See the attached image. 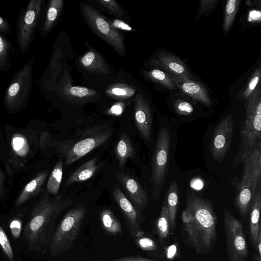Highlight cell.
<instances>
[{
	"label": "cell",
	"instance_id": "cell-37",
	"mask_svg": "<svg viewBox=\"0 0 261 261\" xmlns=\"http://www.w3.org/2000/svg\"><path fill=\"white\" fill-rule=\"evenodd\" d=\"M261 75L260 67L257 68L254 72L243 94L244 98H247L257 88Z\"/></svg>",
	"mask_w": 261,
	"mask_h": 261
},
{
	"label": "cell",
	"instance_id": "cell-5",
	"mask_svg": "<svg viewBox=\"0 0 261 261\" xmlns=\"http://www.w3.org/2000/svg\"><path fill=\"white\" fill-rule=\"evenodd\" d=\"M112 134V129L108 125H98L82 132L77 139L64 142L61 151L65 158V165L69 166L103 145Z\"/></svg>",
	"mask_w": 261,
	"mask_h": 261
},
{
	"label": "cell",
	"instance_id": "cell-24",
	"mask_svg": "<svg viewBox=\"0 0 261 261\" xmlns=\"http://www.w3.org/2000/svg\"><path fill=\"white\" fill-rule=\"evenodd\" d=\"M80 63L85 69L98 74H107L109 68L102 57L94 50H89L80 59Z\"/></svg>",
	"mask_w": 261,
	"mask_h": 261
},
{
	"label": "cell",
	"instance_id": "cell-21",
	"mask_svg": "<svg viewBox=\"0 0 261 261\" xmlns=\"http://www.w3.org/2000/svg\"><path fill=\"white\" fill-rule=\"evenodd\" d=\"M243 162V171L248 172L258 184L261 177V141L255 144Z\"/></svg>",
	"mask_w": 261,
	"mask_h": 261
},
{
	"label": "cell",
	"instance_id": "cell-36",
	"mask_svg": "<svg viewBox=\"0 0 261 261\" xmlns=\"http://www.w3.org/2000/svg\"><path fill=\"white\" fill-rule=\"evenodd\" d=\"M14 151L19 156H24L29 151V145L25 138L19 134L15 135L12 139Z\"/></svg>",
	"mask_w": 261,
	"mask_h": 261
},
{
	"label": "cell",
	"instance_id": "cell-10",
	"mask_svg": "<svg viewBox=\"0 0 261 261\" xmlns=\"http://www.w3.org/2000/svg\"><path fill=\"white\" fill-rule=\"evenodd\" d=\"M42 2V0L30 1L19 20L17 38L19 49L21 54L27 51L33 40Z\"/></svg>",
	"mask_w": 261,
	"mask_h": 261
},
{
	"label": "cell",
	"instance_id": "cell-12",
	"mask_svg": "<svg viewBox=\"0 0 261 261\" xmlns=\"http://www.w3.org/2000/svg\"><path fill=\"white\" fill-rule=\"evenodd\" d=\"M112 194L123 215L127 228L132 236L137 238L143 236L144 232L141 229L143 217L141 212L136 208L117 185L114 186Z\"/></svg>",
	"mask_w": 261,
	"mask_h": 261
},
{
	"label": "cell",
	"instance_id": "cell-38",
	"mask_svg": "<svg viewBox=\"0 0 261 261\" xmlns=\"http://www.w3.org/2000/svg\"><path fill=\"white\" fill-rule=\"evenodd\" d=\"M97 2L112 13L122 18L123 12L120 5L114 0H97Z\"/></svg>",
	"mask_w": 261,
	"mask_h": 261
},
{
	"label": "cell",
	"instance_id": "cell-30",
	"mask_svg": "<svg viewBox=\"0 0 261 261\" xmlns=\"http://www.w3.org/2000/svg\"><path fill=\"white\" fill-rule=\"evenodd\" d=\"M63 0H51L49 2L46 18L43 25V31L47 32L53 26L63 5Z\"/></svg>",
	"mask_w": 261,
	"mask_h": 261
},
{
	"label": "cell",
	"instance_id": "cell-47",
	"mask_svg": "<svg viewBox=\"0 0 261 261\" xmlns=\"http://www.w3.org/2000/svg\"><path fill=\"white\" fill-rule=\"evenodd\" d=\"M5 194V176L0 169V198H4Z\"/></svg>",
	"mask_w": 261,
	"mask_h": 261
},
{
	"label": "cell",
	"instance_id": "cell-23",
	"mask_svg": "<svg viewBox=\"0 0 261 261\" xmlns=\"http://www.w3.org/2000/svg\"><path fill=\"white\" fill-rule=\"evenodd\" d=\"M115 153L121 169L124 168L127 159L134 157L135 150L126 132H123L121 134L115 148Z\"/></svg>",
	"mask_w": 261,
	"mask_h": 261
},
{
	"label": "cell",
	"instance_id": "cell-2",
	"mask_svg": "<svg viewBox=\"0 0 261 261\" xmlns=\"http://www.w3.org/2000/svg\"><path fill=\"white\" fill-rule=\"evenodd\" d=\"M181 217L180 230L186 245L197 253H209L217 242V216L212 203L194 193H188Z\"/></svg>",
	"mask_w": 261,
	"mask_h": 261
},
{
	"label": "cell",
	"instance_id": "cell-3",
	"mask_svg": "<svg viewBox=\"0 0 261 261\" xmlns=\"http://www.w3.org/2000/svg\"><path fill=\"white\" fill-rule=\"evenodd\" d=\"M86 212V207L80 203L65 213L56 227L46 254L59 257L73 247L80 233Z\"/></svg>",
	"mask_w": 261,
	"mask_h": 261
},
{
	"label": "cell",
	"instance_id": "cell-45",
	"mask_svg": "<svg viewBox=\"0 0 261 261\" xmlns=\"http://www.w3.org/2000/svg\"><path fill=\"white\" fill-rule=\"evenodd\" d=\"M217 1L215 0L212 1H200V10L201 12H203L206 10H209L213 8L215 3Z\"/></svg>",
	"mask_w": 261,
	"mask_h": 261
},
{
	"label": "cell",
	"instance_id": "cell-48",
	"mask_svg": "<svg viewBox=\"0 0 261 261\" xmlns=\"http://www.w3.org/2000/svg\"><path fill=\"white\" fill-rule=\"evenodd\" d=\"M0 261H3V260L0 258Z\"/></svg>",
	"mask_w": 261,
	"mask_h": 261
},
{
	"label": "cell",
	"instance_id": "cell-33",
	"mask_svg": "<svg viewBox=\"0 0 261 261\" xmlns=\"http://www.w3.org/2000/svg\"><path fill=\"white\" fill-rule=\"evenodd\" d=\"M145 75L150 80L160 84L166 88L172 90L176 86L167 73L158 69H154L145 72Z\"/></svg>",
	"mask_w": 261,
	"mask_h": 261
},
{
	"label": "cell",
	"instance_id": "cell-7",
	"mask_svg": "<svg viewBox=\"0 0 261 261\" xmlns=\"http://www.w3.org/2000/svg\"><path fill=\"white\" fill-rule=\"evenodd\" d=\"M223 226L228 261H246L249 250L243 225L227 208Z\"/></svg>",
	"mask_w": 261,
	"mask_h": 261
},
{
	"label": "cell",
	"instance_id": "cell-42",
	"mask_svg": "<svg viewBox=\"0 0 261 261\" xmlns=\"http://www.w3.org/2000/svg\"><path fill=\"white\" fill-rule=\"evenodd\" d=\"M108 261H160L152 258H148L140 256H132L121 257Z\"/></svg>",
	"mask_w": 261,
	"mask_h": 261
},
{
	"label": "cell",
	"instance_id": "cell-18",
	"mask_svg": "<svg viewBox=\"0 0 261 261\" xmlns=\"http://www.w3.org/2000/svg\"><path fill=\"white\" fill-rule=\"evenodd\" d=\"M261 209V190L260 184L259 182L255 194L252 201L249 213V233L250 241L252 246L255 248L259 231L261 230L259 220Z\"/></svg>",
	"mask_w": 261,
	"mask_h": 261
},
{
	"label": "cell",
	"instance_id": "cell-9",
	"mask_svg": "<svg viewBox=\"0 0 261 261\" xmlns=\"http://www.w3.org/2000/svg\"><path fill=\"white\" fill-rule=\"evenodd\" d=\"M84 17L92 31L122 56L125 54L122 35L96 10L85 3L81 5Z\"/></svg>",
	"mask_w": 261,
	"mask_h": 261
},
{
	"label": "cell",
	"instance_id": "cell-19",
	"mask_svg": "<svg viewBox=\"0 0 261 261\" xmlns=\"http://www.w3.org/2000/svg\"><path fill=\"white\" fill-rule=\"evenodd\" d=\"M20 250L14 244L0 220V258L3 261H22Z\"/></svg>",
	"mask_w": 261,
	"mask_h": 261
},
{
	"label": "cell",
	"instance_id": "cell-14",
	"mask_svg": "<svg viewBox=\"0 0 261 261\" xmlns=\"http://www.w3.org/2000/svg\"><path fill=\"white\" fill-rule=\"evenodd\" d=\"M258 183L254 181L248 172L243 171L234 199L236 207L243 219L245 218L249 213Z\"/></svg>",
	"mask_w": 261,
	"mask_h": 261
},
{
	"label": "cell",
	"instance_id": "cell-17",
	"mask_svg": "<svg viewBox=\"0 0 261 261\" xmlns=\"http://www.w3.org/2000/svg\"><path fill=\"white\" fill-rule=\"evenodd\" d=\"M156 59L152 62L160 65L165 70L171 71L178 75L193 80V76L186 64L175 56L166 51L160 52L157 55Z\"/></svg>",
	"mask_w": 261,
	"mask_h": 261
},
{
	"label": "cell",
	"instance_id": "cell-8",
	"mask_svg": "<svg viewBox=\"0 0 261 261\" xmlns=\"http://www.w3.org/2000/svg\"><path fill=\"white\" fill-rule=\"evenodd\" d=\"M170 136L164 126L160 129L151 164L153 197L157 199L164 185L169 162Z\"/></svg>",
	"mask_w": 261,
	"mask_h": 261
},
{
	"label": "cell",
	"instance_id": "cell-4",
	"mask_svg": "<svg viewBox=\"0 0 261 261\" xmlns=\"http://www.w3.org/2000/svg\"><path fill=\"white\" fill-rule=\"evenodd\" d=\"M261 95L260 85L247 98L246 118L241 131L240 148L233 167L242 163L258 142L261 141Z\"/></svg>",
	"mask_w": 261,
	"mask_h": 261
},
{
	"label": "cell",
	"instance_id": "cell-27",
	"mask_svg": "<svg viewBox=\"0 0 261 261\" xmlns=\"http://www.w3.org/2000/svg\"><path fill=\"white\" fill-rule=\"evenodd\" d=\"M22 218V216H17L12 217L10 220L7 222L1 220L9 237L10 236L12 239L13 242L20 250V245L24 225Z\"/></svg>",
	"mask_w": 261,
	"mask_h": 261
},
{
	"label": "cell",
	"instance_id": "cell-16",
	"mask_svg": "<svg viewBox=\"0 0 261 261\" xmlns=\"http://www.w3.org/2000/svg\"><path fill=\"white\" fill-rule=\"evenodd\" d=\"M176 87L185 94L206 106L211 105V100L206 89L198 82L165 70Z\"/></svg>",
	"mask_w": 261,
	"mask_h": 261
},
{
	"label": "cell",
	"instance_id": "cell-32",
	"mask_svg": "<svg viewBox=\"0 0 261 261\" xmlns=\"http://www.w3.org/2000/svg\"><path fill=\"white\" fill-rule=\"evenodd\" d=\"M63 91L66 96L76 100L91 98L96 94L95 90L82 86L67 85Z\"/></svg>",
	"mask_w": 261,
	"mask_h": 261
},
{
	"label": "cell",
	"instance_id": "cell-20",
	"mask_svg": "<svg viewBox=\"0 0 261 261\" xmlns=\"http://www.w3.org/2000/svg\"><path fill=\"white\" fill-rule=\"evenodd\" d=\"M103 164L97 163L96 157L91 159L77 168L69 176L65 182V186H68L73 183L83 182L90 179L103 166Z\"/></svg>",
	"mask_w": 261,
	"mask_h": 261
},
{
	"label": "cell",
	"instance_id": "cell-43",
	"mask_svg": "<svg viewBox=\"0 0 261 261\" xmlns=\"http://www.w3.org/2000/svg\"><path fill=\"white\" fill-rule=\"evenodd\" d=\"M111 23L112 26L116 29H119L128 31L132 30V29L130 27L121 20L115 19Z\"/></svg>",
	"mask_w": 261,
	"mask_h": 261
},
{
	"label": "cell",
	"instance_id": "cell-11",
	"mask_svg": "<svg viewBox=\"0 0 261 261\" xmlns=\"http://www.w3.org/2000/svg\"><path fill=\"white\" fill-rule=\"evenodd\" d=\"M234 130V119L231 114L223 118L218 123L212 137L210 150L213 158L221 162L229 149Z\"/></svg>",
	"mask_w": 261,
	"mask_h": 261
},
{
	"label": "cell",
	"instance_id": "cell-1",
	"mask_svg": "<svg viewBox=\"0 0 261 261\" xmlns=\"http://www.w3.org/2000/svg\"><path fill=\"white\" fill-rule=\"evenodd\" d=\"M71 204L70 199L61 195L50 197L44 193L24 223L20 248L27 258L41 261L45 257L57 218Z\"/></svg>",
	"mask_w": 261,
	"mask_h": 261
},
{
	"label": "cell",
	"instance_id": "cell-29",
	"mask_svg": "<svg viewBox=\"0 0 261 261\" xmlns=\"http://www.w3.org/2000/svg\"><path fill=\"white\" fill-rule=\"evenodd\" d=\"M156 229L160 241L163 243L168 237L170 229L169 214L165 203L163 204L156 220Z\"/></svg>",
	"mask_w": 261,
	"mask_h": 261
},
{
	"label": "cell",
	"instance_id": "cell-28",
	"mask_svg": "<svg viewBox=\"0 0 261 261\" xmlns=\"http://www.w3.org/2000/svg\"><path fill=\"white\" fill-rule=\"evenodd\" d=\"M63 176V162L60 160L55 165L49 176L46 189L52 195L58 194Z\"/></svg>",
	"mask_w": 261,
	"mask_h": 261
},
{
	"label": "cell",
	"instance_id": "cell-26",
	"mask_svg": "<svg viewBox=\"0 0 261 261\" xmlns=\"http://www.w3.org/2000/svg\"><path fill=\"white\" fill-rule=\"evenodd\" d=\"M99 220L102 227L109 234L116 236L122 233L121 224L111 210H102L99 213Z\"/></svg>",
	"mask_w": 261,
	"mask_h": 261
},
{
	"label": "cell",
	"instance_id": "cell-35",
	"mask_svg": "<svg viewBox=\"0 0 261 261\" xmlns=\"http://www.w3.org/2000/svg\"><path fill=\"white\" fill-rule=\"evenodd\" d=\"M12 49L10 42L0 35V71L9 70L10 67L9 53Z\"/></svg>",
	"mask_w": 261,
	"mask_h": 261
},
{
	"label": "cell",
	"instance_id": "cell-44",
	"mask_svg": "<svg viewBox=\"0 0 261 261\" xmlns=\"http://www.w3.org/2000/svg\"><path fill=\"white\" fill-rule=\"evenodd\" d=\"M11 29L8 22L0 16V33L10 34Z\"/></svg>",
	"mask_w": 261,
	"mask_h": 261
},
{
	"label": "cell",
	"instance_id": "cell-39",
	"mask_svg": "<svg viewBox=\"0 0 261 261\" xmlns=\"http://www.w3.org/2000/svg\"><path fill=\"white\" fill-rule=\"evenodd\" d=\"M138 247L144 250H153L156 248L155 242L150 238L143 237L136 238L135 240Z\"/></svg>",
	"mask_w": 261,
	"mask_h": 261
},
{
	"label": "cell",
	"instance_id": "cell-34",
	"mask_svg": "<svg viewBox=\"0 0 261 261\" xmlns=\"http://www.w3.org/2000/svg\"><path fill=\"white\" fill-rule=\"evenodd\" d=\"M239 0H229L226 2L224 18V31L229 30L237 14L240 5Z\"/></svg>",
	"mask_w": 261,
	"mask_h": 261
},
{
	"label": "cell",
	"instance_id": "cell-25",
	"mask_svg": "<svg viewBox=\"0 0 261 261\" xmlns=\"http://www.w3.org/2000/svg\"><path fill=\"white\" fill-rule=\"evenodd\" d=\"M166 201L170 228L173 231L176 227V217L179 203V190L176 180H174L170 185L166 194Z\"/></svg>",
	"mask_w": 261,
	"mask_h": 261
},
{
	"label": "cell",
	"instance_id": "cell-41",
	"mask_svg": "<svg viewBox=\"0 0 261 261\" xmlns=\"http://www.w3.org/2000/svg\"><path fill=\"white\" fill-rule=\"evenodd\" d=\"M125 108L123 102H118L112 105L106 111V113L115 116H120L123 113Z\"/></svg>",
	"mask_w": 261,
	"mask_h": 261
},
{
	"label": "cell",
	"instance_id": "cell-31",
	"mask_svg": "<svg viewBox=\"0 0 261 261\" xmlns=\"http://www.w3.org/2000/svg\"><path fill=\"white\" fill-rule=\"evenodd\" d=\"M106 92L113 98L124 99L133 96L136 90L133 87L125 84H115L109 87Z\"/></svg>",
	"mask_w": 261,
	"mask_h": 261
},
{
	"label": "cell",
	"instance_id": "cell-13",
	"mask_svg": "<svg viewBox=\"0 0 261 261\" xmlns=\"http://www.w3.org/2000/svg\"><path fill=\"white\" fill-rule=\"evenodd\" d=\"M116 177L136 208L140 212L144 210L148 204V197L138 180L123 172H118Z\"/></svg>",
	"mask_w": 261,
	"mask_h": 261
},
{
	"label": "cell",
	"instance_id": "cell-46",
	"mask_svg": "<svg viewBox=\"0 0 261 261\" xmlns=\"http://www.w3.org/2000/svg\"><path fill=\"white\" fill-rule=\"evenodd\" d=\"M257 252V257L258 261L261 260V230L259 231L257 243L254 249Z\"/></svg>",
	"mask_w": 261,
	"mask_h": 261
},
{
	"label": "cell",
	"instance_id": "cell-40",
	"mask_svg": "<svg viewBox=\"0 0 261 261\" xmlns=\"http://www.w3.org/2000/svg\"><path fill=\"white\" fill-rule=\"evenodd\" d=\"M174 107L175 111L181 115H190L194 110L193 106L190 103L180 100L176 101Z\"/></svg>",
	"mask_w": 261,
	"mask_h": 261
},
{
	"label": "cell",
	"instance_id": "cell-6",
	"mask_svg": "<svg viewBox=\"0 0 261 261\" xmlns=\"http://www.w3.org/2000/svg\"><path fill=\"white\" fill-rule=\"evenodd\" d=\"M35 59L31 58L14 75L5 93L4 102L9 110L24 106L31 95Z\"/></svg>",
	"mask_w": 261,
	"mask_h": 261
},
{
	"label": "cell",
	"instance_id": "cell-15",
	"mask_svg": "<svg viewBox=\"0 0 261 261\" xmlns=\"http://www.w3.org/2000/svg\"><path fill=\"white\" fill-rule=\"evenodd\" d=\"M134 112L137 129L145 141H150L152 124L151 111L147 101L140 93L135 98Z\"/></svg>",
	"mask_w": 261,
	"mask_h": 261
},
{
	"label": "cell",
	"instance_id": "cell-22",
	"mask_svg": "<svg viewBox=\"0 0 261 261\" xmlns=\"http://www.w3.org/2000/svg\"><path fill=\"white\" fill-rule=\"evenodd\" d=\"M47 171H43L38 174L33 179L28 183L23 189L15 202V206L18 207L28 200L37 195L40 191L48 176Z\"/></svg>",
	"mask_w": 261,
	"mask_h": 261
}]
</instances>
